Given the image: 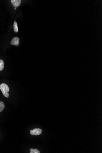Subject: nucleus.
<instances>
[{
	"label": "nucleus",
	"instance_id": "nucleus-1",
	"mask_svg": "<svg viewBox=\"0 0 102 153\" xmlns=\"http://www.w3.org/2000/svg\"><path fill=\"white\" fill-rule=\"evenodd\" d=\"M0 89L4 96L8 98L9 95L8 92L9 91L10 89L7 85L5 83L2 84L0 85Z\"/></svg>",
	"mask_w": 102,
	"mask_h": 153
},
{
	"label": "nucleus",
	"instance_id": "nucleus-8",
	"mask_svg": "<svg viewBox=\"0 0 102 153\" xmlns=\"http://www.w3.org/2000/svg\"><path fill=\"white\" fill-rule=\"evenodd\" d=\"M31 152L30 153H40V151L39 150L37 149H34L33 148H31L30 150Z\"/></svg>",
	"mask_w": 102,
	"mask_h": 153
},
{
	"label": "nucleus",
	"instance_id": "nucleus-6",
	"mask_svg": "<svg viewBox=\"0 0 102 153\" xmlns=\"http://www.w3.org/2000/svg\"><path fill=\"white\" fill-rule=\"evenodd\" d=\"M5 105L2 101H0V112L3 111L5 108Z\"/></svg>",
	"mask_w": 102,
	"mask_h": 153
},
{
	"label": "nucleus",
	"instance_id": "nucleus-7",
	"mask_svg": "<svg viewBox=\"0 0 102 153\" xmlns=\"http://www.w3.org/2000/svg\"><path fill=\"white\" fill-rule=\"evenodd\" d=\"M4 67V61L3 60H0V71H2Z\"/></svg>",
	"mask_w": 102,
	"mask_h": 153
},
{
	"label": "nucleus",
	"instance_id": "nucleus-3",
	"mask_svg": "<svg viewBox=\"0 0 102 153\" xmlns=\"http://www.w3.org/2000/svg\"><path fill=\"white\" fill-rule=\"evenodd\" d=\"M19 39L18 37H14L11 41V44L12 45H14L17 46L19 44Z\"/></svg>",
	"mask_w": 102,
	"mask_h": 153
},
{
	"label": "nucleus",
	"instance_id": "nucleus-5",
	"mask_svg": "<svg viewBox=\"0 0 102 153\" xmlns=\"http://www.w3.org/2000/svg\"><path fill=\"white\" fill-rule=\"evenodd\" d=\"M13 28H14V32H18V24L16 21H15L13 24Z\"/></svg>",
	"mask_w": 102,
	"mask_h": 153
},
{
	"label": "nucleus",
	"instance_id": "nucleus-2",
	"mask_svg": "<svg viewBox=\"0 0 102 153\" xmlns=\"http://www.w3.org/2000/svg\"><path fill=\"white\" fill-rule=\"evenodd\" d=\"M42 130L40 128H35L33 130H31L30 131V134L33 135L37 136L42 133Z\"/></svg>",
	"mask_w": 102,
	"mask_h": 153
},
{
	"label": "nucleus",
	"instance_id": "nucleus-9",
	"mask_svg": "<svg viewBox=\"0 0 102 153\" xmlns=\"http://www.w3.org/2000/svg\"><path fill=\"white\" fill-rule=\"evenodd\" d=\"M14 10H16V8H14Z\"/></svg>",
	"mask_w": 102,
	"mask_h": 153
},
{
	"label": "nucleus",
	"instance_id": "nucleus-4",
	"mask_svg": "<svg viewBox=\"0 0 102 153\" xmlns=\"http://www.w3.org/2000/svg\"><path fill=\"white\" fill-rule=\"evenodd\" d=\"M11 1L13 6L15 8L18 7L21 5V0H11Z\"/></svg>",
	"mask_w": 102,
	"mask_h": 153
}]
</instances>
